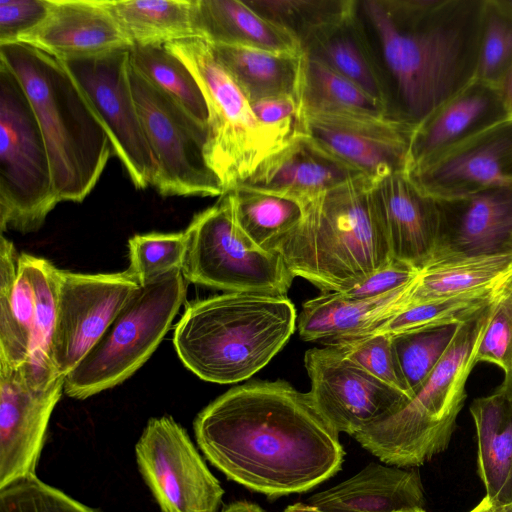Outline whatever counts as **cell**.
Masks as SVG:
<instances>
[{
	"label": "cell",
	"instance_id": "6da1fadb",
	"mask_svg": "<svg viewBox=\"0 0 512 512\" xmlns=\"http://www.w3.org/2000/svg\"><path fill=\"white\" fill-rule=\"evenodd\" d=\"M194 433L213 466L269 497L311 490L341 469L345 454L310 393L281 380L228 390L197 415Z\"/></svg>",
	"mask_w": 512,
	"mask_h": 512
},
{
	"label": "cell",
	"instance_id": "7a4b0ae2",
	"mask_svg": "<svg viewBox=\"0 0 512 512\" xmlns=\"http://www.w3.org/2000/svg\"><path fill=\"white\" fill-rule=\"evenodd\" d=\"M486 0H357L387 116L414 128L476 77Z\"/></svg>",
	"mask_w": 512,
	"mask_h": 512
},
{
	"label": "cell",
	"instance_id": "3957f363",
	"mask_svg": "<svg viewBox=\"0 0 512 512\" xmlns=\"http://www.w3.org/2000/svg\"><path fill=\"white\" fill-rule=\"evenodd\" d=\"M0 63L20 81L48 151L59 201L82 202L113 152L109 135L64 64L27 44H0Z\"/></svg>",
	"mask_w": 512,
	"mask_h": 512
},
{
	"label": "cell",
	"instance_id": "277c9868",
	"mask_svg": "<svg viewBox=\"0 0 512 512\" xmlns=\"http://www.w3.org/2000/svg\"><path fill=\"white\" fill-rule=\"evenodd\" d=\"M286 295L226 292L187 305L173 343L182 363L202 380L230 384L267 365L295 329Z\"/></svg>",
	"mask_w": 512,
	"mask_h": 512
},
{
	"label": "cell",
	"instance_id": "5b68a950",
	"mask_svg": "<svg viewBox=\"0 0 512 512\" xmlns=\"http://www.w3.org/2000/svg\"><path fill=\"white\" fill-rule=\"evenodd\" d=\"M374 180H348L303 207L302 220L276 244L296 277L324 292H343L393 259L377 217Z\"/></svg>",
	"mask_w": 512,
	"mask_h": 512
},
{
	"label": "cell",
	"instance_id": "8992f818",
	"mask_svg": "<svg viewBox=\"0 0 512 512\" xmlns=\"http://www.w3.org/2000/svg\"><path fill=\"white\" fill-rule=\"evenodd\" d=\"M495 303L459 324L438 365L401 410L354 436L364 449L403 468L423 465L447 449Z\"/></svg>",
	"mask_w": 512,
	"mask_h": 512
},
{
	"label": "cell",
	"instance_id": "52a82bcc",
	"mask_svg": "<svg viewBox=\"0 0 512 512\" xmlns=\"http://www.w3.org/2000/svg\"><path fill=\"white\" fill-rule=\"evenodd\" d=\"M165 46L190 69L204 95L209 113L205 156L225 193L301 134L259 122L250 101L204 39L191 37Z\"/></svg>",
	"mask_w": 512,
	"mask_h": 512
},
{
	"label": "cell",
	"instance_id": "ba28073f",
	"mask_svg": "<svg viewBox=\"0 0 512 512\" xmlns=\"http://www.w3.org/2000/svg\"><path fill=\"white\" fill-rule=\"evenodd\" d=\"M186 281L181 270L175 269L141 286L65 377V394L85 399L134 374L167 333L185 300Z\"/></svg>",
	"mask_w": 512,
	"mask_h": 512
},
{
	"label": "cell",
	"instance_id": "9c48e42d",
	"mask_svg": "<svg viewBox=\"0 0 512 512\" xmlns=\"http://www.w3.org/2000/svg\"><path fill=\"white\" fill-rule=\"evenodd\" d=\"M59 202L34 109L18 78L0 63L1 231H37Z\"/></svg>",
	"mask_w": 512,
	"mask_h": 512
},
{
	"label": "cell",
	"instance_id": "30bf717a",
	"mask_svg": "<svg viewBox=\"0 0 512 512\" xmlns=\"http://www.w3.org/2000/svg\"><path fill=\"white\" fill-rule=\"evenodd\" d=\"M184 232L181 272L187 281L227 292L287 294L295 276L277 252L258 248L243 234L231 191L195 215Z\"/></svg>",
	"mask_w": 512,
	"mask_h": 512
},
{
	"label": "cell",
	"instance_id": "8fae6325",
	"mask_svg": "<svg viewBox=\"0 0 512 512\" xmlns=\"http://www.w3.org/2000/svg\"><path fill=\"white\" fill-rule=\"evenodd\" d=\"M129 77L155 161L151 185L163 196H222V184L205 156L208 127L197 122L131 63Z\"/></svg>",
	"mask_w": 512,
	"mask_h": 512
},
{
	"label": "cell",
	"instance_id": "7c38bea8",
	"mask_svg": "<svg viewBox=\"0 0 512 512\" xmlns=\"http://www.w3.org/2000/svg\"><path fill=\"white\" fill-rule=\"evenodd\" d=\"M60 61L100 118L135 188H147L156 166L132 93L129 49Z\"/></svg>",
	"mask_w": 512,
	"mask_h": 512
},
{
	"label": "cell",
	"instance_id": "4fadbf2b",
	"mask_svg": "<svg viewBox=\"0 0 512 512\" xmlns=\"http://www.w3.org/2000/svg\"><path fill=\"white\" fill-rule=\"evenodd\" d=\"M135 454L160 512L218 511L224 490L186 430L171 416L148 421Z\"/></svg>",
	"mask_w": 512,
	"mask_h": 512
},
{
	"label": "cell",
	"instance_id": "5bb4252c",
	"mask_svg": "<svg viewBox=\"0 0 512 512\" xmlns=\"http://www.w3.org/2000/svg\"><path fill=\"white\" fill-rule=\"evenodd\" d=\"M304 363L309 393L339 433L354 437L391 417L411 399L331 346L308 350Z\"/></svg>",
	"mask_w": 512,
	"mask_h": 512
},
{
	"label": "cell",
	"instance_id": "9a60e30c",
	"mask_svg": "<svg viewBox=\"0 0 512 512\" xmlns=\"http://www.w3.org/2000/svg\"><path fill=\"white\" fill-rule=\"evenodd\" d=\"M140 287L126 270L86 274L60 269L53 361L61 375L79 364Z\"/></svg>",
	"mask_w": 512,
	"mask_h": 512
},
{
	"label": "cell",
	"instance_id": "2e32d148",
	"mask_svg": "<svg viewBox=\"0 0 512 512\" xmlns=\"http://www.w3.org/2000/svg\"><path fill=\"white\" fill-rule=\"evenodd\" d=\"M414 129L387 116L303 115V133L314 145L373 180L407 173Z\"/></svg>",
	"mask_w": 512,
	"mask_h": 512
},
{
	"label": "cell",
	"instance_id": "e0dca14e",
	"mask_svg": "<svg viewBox=\"0 0 512 512\" xmlns=\"http://www.w3.org/2000/svg\"><path fill=\"white\" fill-rule=\"evenodd\" d=\"M64 384L61 377L46 387L32 385L21 365L0 362V488L35 475Z\"/></svg>",
	"mask_w": 512,
	"mask_h": 512
},
{
	"label": "cell",
	"instance_id": "ac0fdd59",
	"mask_svg": "<svg viewBox=\"0 0 512 512\" xmlns=\"http://www.w3.org/2000/svg\"><path fill=\"white\" fill-rule=\"evenodd\" d=\"M440 231L432 261L485 255H512V180L475 193L437 199Z\"/></svg>",
	"mask_w": 512,
	"mask_h": 512
},
{
	"label": "cell",
	"instance_id": "d6986e66",
	"mask_svg": "<svg viewBox=\"0 0 512 512\" xmlns=\"http://www.w3.org/2000/svg\"><path fill=\"white\" fill-rule=\"evenodd\" d=\"M407 175L421 191L436 199L459 198L512 180V118Z\"/></svg>",
	"mask_w": 512,
	"mask_h": 512
},
{
	"label": "cell",
	"instance_id": "ffe728a7",
	"mask_svg": "<svg viewBox=\"0 0 512 512\" xmlns=\"http://www.w3.org/2000/svg\"><path fill=\"white\" fill-rule=\"evenodd\" d=\"M371 194L391 257L423 269L432 260L438 244L437 199L421 191L407 173L374 180Z\"/></svg>",
	"mask_w": 512,
	"mask_h": 512
},
{
	"label": "cell",
	"instance_id": "44dd1931",
	"mask_svg": "<svg viewBox=\"0 0 512 512\" xmlns=\"http://www.w3.org/2000/svg\"><path fill=\"white\" fill-rule=\"evenodd\" d=\"M15 42L37 48L59 60L133 46L104 0H50L44 20Z\"/></svg>",
	"mask_w": 512,
	"mask_h": 512
},
{
	"label": "cell",
	"instance_id": "7402d4cb",
	"mask_svg": "<svg viewBox=\"0 0 512 512\" xmlns=\"http://www.w3.org/2000/svg\"><path fill=\"white\" fill-rule=\"evenodd\" d=\"M509 118L498 87L474 79L416 126L407 173Z\"/></svg>",
	"mask_w": 512,
	"mask_h": 512
},
{
	"label": "cell",
	"instance_id": "603a6c76",
	"mask_svg": "<svg viewBox=\"0 0 512 512\" xmlns=\"http://www.w3.org/2000/svg\"><path fill=\"white\" fill-rule=\"evenodd\" d=\"M362 175L323 152L301 133L265 158L234 189L274 194L304 207L328 190Z\"/></svg>",
	"mask_w": 512,
	"mask_h": 512
},
{
	"label": "cell",
	"instance_id": "cb8c5ba5",
	"mask_svg": "<svg viewBox=\"0 0 512 512\" xmlns=\"http://www.w3.org/2000/svg\"><path fill=\"white\" fill-rule=\"evenodd\" d=\"M320 512H397L424 508L420 475L413 468L371 463L353 477L311 496Z\"/></svg>",
	"mask_w": 512,
	"mask_h": 512
},
{
	"label": "cell",
	"instance_id": "d4e9b609",
	"mask_svg": "<svg viewBox=\"0 0 512 512\" xmlns=\"http://www.w3.org/2000/svg\"><path fill=\"white\" fill-rule=\"evenodd\" d=\"M414 280L374 298L353 299L341 292H324L307 300L299 318V335L328 346L340 339L369 334L404 309Z\"/></svg>",
	"mask_w": 512,
	"mask_h": 512
},
{
	"label": "cell",
	"instance_id": "484cf974",
	"mask_svg": "<svg viewBox=\"0 0 512 512\" xmlns=\"http://www.w3.org/2000/svg\"><path fill=\"white\" fill-rule=\"evenodd\" d=\"M192 25L195 36L212 45L302 53L293 35L259 15L245 1L192 0Z\"/></svg>",
	"mask_w": 512,
	"mask_h": 512
},
{
	"label": "cell",
	"instance_id": "4316f807",
	"mask_svg": "<svg viewBox=\"0 0 512 512\" xmlns=\"http://www.w3.org/2000/svg\"><path fill=\"white\" fill-rule=\"evenodd\" d=\"M477 439V470L486 496L512 503V401L498 387L470 405Z\"/></svg>",
	"mask_w": 512,
	"mask_h": 512
},
{
	"label": "cell",
	"instance_id": "83f0119b",
	"mask_svg": "<svg viewBox=\"0 0 512 512\" xmlns=\"http://www.w3.org/2000/svg\"><path fill=\"white\" fill-rule=\"evenodd\" d=\"M301 51L356 84L386 109L382 71L356 6L350 15L315 37Z\"/></svg>",
	"mask_w": 512,
	"mask_h": 512
},
{
	"label": "cell",
	"instance_id": "f1b7e54d",
	"mask_svg": "<svg viewBox=\"0 0 512 512\" xmlns=\"http://www.w3.org/2000/svg\"><path fill=\"white\" fill-rule=\"evenodd\" d=\"M512 279V255L438 259L419 271L404 309L488 289Z\"/></svg>",
	"mask_w": 512,
	"mask_h": 512
},
{
	"label": "cell",
	"instance_id": "f546056e",
	"mask_svg": "<svg viewBox=\"0 0 512 512\" xmlns=\"http://www.w3.org/2000/svg\"><path fill=\"white\" fill-rule=\"evenodd\" d=\"M13 243L0 241V362L20 366L29 354L35 299L27 271Z\"/></svg>",
	"mask_w": 512,
	"mask_h": 512
},
{
	"label": "cell",
	"instance_id": "4dcf8cb0",
	"mask_svg": "<svg viewBox=\"0 0 512 512\" xmlns=\"http://www.w3.org/2000/svg\"><path fill=\"white\" fill-rule=\"evenodd\" d=\"M210 45L250 103L278 96H297L302 53Z\"/></svg>",
	"mask_w": 512,
	"mask_h": 512
},
{
	"label": "cell",
	"instance_id": "1f68e13d",
	"mask_svg": "<svg viewBox=\"0 0 512 512\" xmlns=\"http://www.w3.org/2000/svg\"><path fill=\"white\" fill-rule=\"evenodd\" d=\"M19 260L27 271L34 299L35 317L28 358L21 365L28 383L46 387L61 375L53 361V339L57 319L59 271L48 260L23 253Z\"/></svg>",
	"mask_w": 512,
	"mask_h": 512
},
{
	"label": "cell",
	"instance_id": "d6a6232c",
	"mask_svg": "<svg viewBox=\"0 0 512 512\" xmlns=\"http://www.w3.org/2000/svg\"><path fill=\"white\" fill-rule=\"evenodd\" d=\"M133 45H166L196 37L192 0L105 1Z\"/></svg>",
	"mask_w": 512,
	"mask_h": 512
},
{
	"label": "cell",
	"instance_id": "836d02e7",
	"mask_svg": "<svg viewBox=\"0 0 512 512\" xmlns=\"http://www.w3.org/2000/svg\"><path fill=\"white\" fill-rule=\"evenodd\" d=\"M297 98L302 117L314 113L387 116L380 101L322 62L303 53Z\"/></svg>",
	"mask_w": 512,
	"mask_h": 512
},
{
	"label": "cell",
	"instance_id": "e575fe53",
	"mask_svg": "<svg viewBox=\"0 0 512 512\" xmlns=\"http://www.w3.org/2000/svg\"><path fill=\"white\" fill-rule=\"evenodd\" d=\"M231 192L240 230L264 251L274 252L278 241L303 218L304 209L295 200L247 189Z\"/></svg>",
	"mask_w": 512,
	"mask_h": 512
},
{
	"label": "cell",
	"instance_id": "d590c367",
	"mask_svg": "<svg viewBox=\"0 0 512 512\" xmlns=\"http://www.w3.org/2000/svg\"><path fill=\"white\" fill-rule=\"evenodd\" d=\"M131 65L173 98L197 122L208 127V108L200 86L186 64L165 45H133Z\"/></svg>",
	"mask_w": 512,
	"mask_h": 512
},
{
	"label": "cell",
	"instance_id": "8d00e7d4",
	"mask_svg": "<svg viewBox=\"0 0 512 512\" xmlns=\"http://www.w3.org/2000/svg\"><path fill=\"white\" fill-rule=\"evenodd\" d=\"M511 285L512 279L492 288L403 309L371 333L392 335L466 322L494 304Z\"/></svg>",
	"mask_w": 512,
	"mask_h": 512
},
{
	"label": "cell",
	"instance_id": "74e56055",
	"mask_svg": "<svg viewBox=\"0 0 512 512\" xmlns=\"http://www.w3.org/2000/svg\"><path fill=\"white\" fill-rule=\"evenodd\" d=\"M254 11L293 35L302 49L335 26L356 6V0H247Z\"/></svg>",
	"mask_w": 512,
	"mask_h": 512
},
{
	"label": "cell",
	"instance_id": "f35d334b",
	"mask_svg": "<svg viewBox=\"0 0 512 512\" xmlns=\"http://www.w3.org/2000/svg\"><path fill=\"white\" fill-rule=\"evenodd\" d=\"M458 326L453 324L391 335L399 366L412 396L448 350Z\"/></svg>",
	"mask_w": 512,
	"mask_h": 512
},
{
	"label": "cell",
	"instance_id": "ab89813d",
	"mask_svg": "<svg viewBox=\"0 0 512 512\" xmlns=\"http://www.w3.org/2000/svg\"><path fill=\"white\" fill-rule=\"evenodd\" d=\"M187 247L185 232L148 233L129 239V267L126 272L143 286L182 268Z\"/></svg>",
	"mask_w": 512,
	"mask_h": 512
},
{
	"label": "cell",
	"instance_id": "60d3db41",
	"mask_svg": "<svg viewBox=\"0 0 512 512\" xmlns=\"http://www.w3.org/2000/svg\"><path fill=\"white\" fill-rule=\"evenodd\" d=\"M512 66V15L497 0H486L475 79L498 85Z\"/></svg>",
	"mask_w": 512,
	"mask_h": 512
},
{
	"label": "cell",
	"instance_id": "b9f144b4",
	"mask_svg": "<svg viewBox=\"0 0 512 512\" xmlns=\"http://www.w3.org/2000/svg\"><path fill=\"white\" fill-rule=\"evenodd\" d=\"M328 346L412 398L392 345L391 334L371 333L340 339Z\"/></svg>",
	"mask_w": 512,
	"mask_h": 512
},
{
	"label": "cell",
	"instance_id": "7bdbcfd3",
	"mask_svg": "<svg viewBox=\"0 0 512 512\" xmlns=\"http://www.w3.org/2000/svg\"><path fill=\"white\" fill-rule=\"evenodd\" d=\"M0 512H95L36 475L0 488Z\"/></svg>",
	"mask_w": 512,
	"mask_h": 512
},
{
	"label": "cell",
	"instance_id": "ee69618b",
	"mask_svg": "<svg viewBox=\"0 0 512 512\" xmlns=\"http://www.w3.org/2000/svg\"><path fill=\"white\" fill-rule=\"evenodd\" d=\"M488 362L512 375V285L498 299L476 354V364Z\"/></svg>",
	"mask_w": 512,
	"mask_h": 512
},
{
	"label": "cell",
	"instance_id": "f6af8a7d",
	"mask_svg": "<svg viewBox=\"0 0 512 512\" xmlns=\"http://www.w3.org/2000/svg\"><path fill=\"white\" fill-rule=\"evenodd\" d=\"M50 0H0V44L12 43L41 23Z\"/></svg>",
	"mask_w": 512,
	"mask_h": 512
},
{
	"label": "cell",
	"instance_id": "bcb514c9",
	"mask_svg": "<svg viewBox=\"0 0 512 512\" xmlns=\"http://www.w3.org/2000/svg\"><path fill=\"white\" fill-rule=\"evenodd\" d=\"M419 271L404 262L392 259L384 268L376 271L358 285L341 293L353 299L382 296L411 283L417 277Z\"/></svg>",
	"mask_w": 512,
	"mask_h": 512
},
{
	"label": "cell",
	"instance_id": "7dc6e473",
	"mask_svg": "<svg viewBox=\"0 0 512 512\" xmlns=\"http://www.w3.org/2000/svg\"><path fill=\"white\" fill-rule=\"evenodd\" d=\"M251 108L263 125L303 133V117L296 95H285L251 102Z\"/></svg>",
	"mask_w": 512,
	"mask_h": 512
},
{
	"label": "cell",
	"instance_id": "c3c4849f",
	"mask_svg": "<svg viewBox=\"0 0 512 512\" xmlns=\"http://www.w3.org/2000/svg\"><path fill=\"white\" fill-rule=\"evenodd\" d=\"M497 87L512 118V66L500 80Z\"/></svg>",
	"mask_w": 512,
	"mask_h": 512
},
{
	"label": "cell",
	"instance_id": "681fc988",
	"mask_svg": "<svg viewBox=\"0 0 512 512\" xmlns=\"http://www.w3.org/2000/svg\"><path fill=\"white\" fill-rule=\"evenodd\" d=\"M221 512H266L260 506L248 501H237L229 504Z\"/></svg>",
	"mask_w": 512,
	"mask_h": 512
},
{
	"label": "cell",
	"instance_id": "f907efd6",
	"mask_svg": "<svg viewBox=\"0 0 512 512\" xmlns=\"http://www.w3.org/2000/svg\"><path fill=\"white\" fill-rule=\"evenodd\" d=\"M468 512H506V508L504 505L493 502L485 495V497Z\"/></svg>",
	"mask_w": 512,
	"mask_h": 512
},
{
	"label": "cell",
	"instance_id": "816d5d0a",
	"mask_svg": "<svg viewBox=\"0 0 512 512\" xmlns=\"http://www.w3.org/2000/svg\"><path fill=\"white\" fill-rule=\"evenodd\" d=\"M284 512H320L310 504L295 503L288 506Z\"/></svg>",
	"mask_w": 512,
	"mask_h": 512
},
{
	"label": "cell",
	"instance_id": "f5cc1de1",
	"mask_svg": "<svg viewBox=\"0 0 512 512\" xmlns=\"http://www.w3.org/2000/svg\"><path fill=\"white\" fill-rule=\"evenodd\" d=\"M499 388L507 395V397L512 401V375L508 377H504L502 384Z\"/></svg>",
	"mask_w": 512,
	"mask_h": 512
},
{
	"label": "cell",
	"instance_id": "db71d44e",
	"mask_svg": "<svg viewBox=\"0 0 512 512\" xmlns=\"http://www.w3.org/2000/svg\"><path fill=\"white\" fill-rule=\"evenodd\" d=\"M497 2L512 15V0H497Z\"/></svg>",
	"mask_w": 512,
	"mask_h": 512
},
{
	"label": "cell",
	"instance_id": "11a10c76",
	"mask_svg": "<svg viewBox=\"0 0 512 512\" xmlns=\"http://www.w3.org/2000/svg\"><path fill=\"white\" fill-rule=\"evenodd\" d=\"M397 512H426L424 508L419 509H411V510H403V511H397Z\"/></svg>",
	"mask_w": 512,
	"mask_h": 512
},
{
	"label": "cell",
	"instance_id": "9f6ffc18",
	"mask_svg": "<svg viewBox=\"0 0 512 512\" xmlns=\"http://www.w3.org/2000/svg\"><path fill=\"white\" fill-rule=\"evenodd\" d=\"M505 508H506V512H512V503L505 506Z\"/></svg>",
	"mask_w": 512,
	"mask_h": 512
}]
</instances>
